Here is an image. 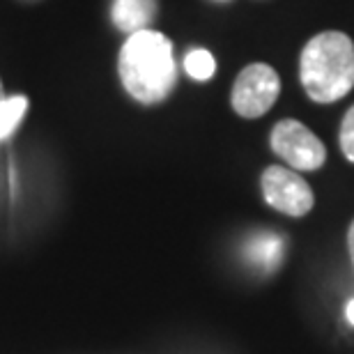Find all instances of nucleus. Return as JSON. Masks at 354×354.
I'll list each match as a JSON object with an SVG mask.
<instances>
[{"label": "nucleus", "instance_id": "obj_1", "mask_svg": "<svg viewBox=\"0 0 354 354\" xmlns=\"http://www.w3.org/2000/svg\"><path fill=\"white\" fill-rule=\"evenodd\" d=\"M118 69L124 90L136 102H164L177 79L171 39L150 28L129 35L120 51Z\"/></svg>", "mask_w": 354, "mask_h": 354}, {"label": "nucleus", "instance_id": "obj_2", "mask_svg": "<svg viewBox=\"0 0 354 354\" xmlns=\"http://www.w3.org/2000/svg\"><path fill=\"white\" fill-rule=\"evenodd\" d=\"M299 79L317 104H334L354 88V41L327 30L308 39L299 58Z\"/></svg>", "mask_w": 354, "mask_h": 354}, {"label": "nucleus", "instance_id": "obj_3", "mask_svg": "<svg viewBox=\"0 0 354 354\" xmlns=\"http://www.w3.org/2000/svg\"><path fill=\"white\" fill-rule=\"evenodd\" d=\"M281 95V79L274 67L265 62H253L244 67L232 86V109L242 118H260L276 104Z\"/></svg>", "mask_w": 354, "mask_h": 354}, {"label": "nucleus", "instance_id": "obj_4", "mask_svg": "<svg viewBox=\"0 0 354 354\" xmlns=\"http://www.w3.org/2000/svg\"><path fill=\"white\" fill-rule=\"evenodd\" d=\"M272 150L295 171H317L327 161V147L306 124L281 120L272 129Z\"/></svg>", "mask_w": 354, "mask_h": 354}, {"label": "nucleus", "instance_id": "obj_5", "mask_svg": "<svg viewBox=\"0 0 354 354\" xmlns=\"http://www.w3.org/2000/svg\"><path fill=\"white\" fill-rule=\"evenodd\" d=\"M263 196L269 207L288 216H306L315 205V196L308 182L290 168L269 166L263 173Z\"/></svg>", "mask_w": 354, "mask_h": 354}, {"label": "nucleus", "instance_id": "obj_6", "mask_svg": "<svg viewBox=\"0 0 354 354\" xmlns=\"http://www.w3.org/2000/svg\"><path fill=\"white\" fill-rule=\"evenodd\" d=\"M157 12V0H113L111 19L122 32H138L150 26Z\"/></svg>", "mask_w": 354, "mask_h": 354}, {"label": "nucleus", "instance_id": "obj_7", "mask_svg": "<svg viewBox=\"0 0 354 354\" xmlns=\"http://www.w3.org/2000/svg\"><path fill=\"white\" fill-rule=\"evenodd\" d=\"M246 260L260 272H274L283 258V237L274 232H258L246 244Z\"/></svg>", "mask_w": 354, "mask_h": 354}, {"label": "nucleus", "instance_id": "obj_8", "mask_svg": "<svg viewBox=\"0 0 354 354\" xmlns=\"http://www.w3.org/2000/svg\"><path fill=\"white\" fill-rule=\"evenodd\" d=\"M28 99L26 97H10L0 102V140H5L14 131L26 115Z\"/></svg>", "mask_w": 354, "mask_h": 354}, {"label": "nucleus", "instance_id": "obj_9", "mask_svg": "<svg viewBox=\"0 0 354 354\" xmlns=\"http://www.w3.org/2000/svg\"><path fill=\"white\" fill-rule=\"evenodd\" d=\"M184 69H187V74L191 79L209 81L216 72L214 55L209 51H205V48H194V51H189V55L184 58Z\"/></svg>", "mask_w": 354, "mask_h": 354}, {"label": "nucleus", "instance_id": "obj_10", "mask_svg": "<svg viewBox=\"0 0 354 354\" xmlns=\"http://www.w3.org/2000/svg\"><path fill=\"white\" fill-rule=\"evenodd\" d=\"M341 150L345 154V159L354 164V106L345 113L343 122H341Z\"/></svg>", "mask_w": 354, "mask_h": 354}, {"label": "nucleus", "instance_id": "obj_11", "mask_svg": "<svg viewBox=\"0 0 354 354\" xmlns=\"http://www.w3.org/2000/svg\"><path fill=\"white\" fill-rule=\"evenodd\" d=\"M348 249H350V256L354 263V221L350 223V230H348Z\"/></svg>", "mask_w": 354, "mask_h": 354}, {"label": "nucleus", "instance_id": "obj_12", "mask_svg": "<svg viewBox=\"0 0 354 354\" xmlns=\"http://www.w3.org/2000/svg\"><path fill=\"white\" fill-rule=\"evenodd\" d=\"M345 317H348V322L354 327V299L348 304V308H345Z\"/></svg>", "mask_w": 354, "mask_h": 354}, {"label": "nucleus", "instance_id": "obj_13", "mask_svg": "<svg viewBox=\"0 0 354 354\" xmlns=\"http://www.w3.org/2000/svg\"><path fill=\"white\" fill-rule=\"evenodd\" d=\"M3 99H5V97H3V83H0V102H3Z\"/></svg>", "mask_w": 354, "mask_h": 354}]
</instances>
